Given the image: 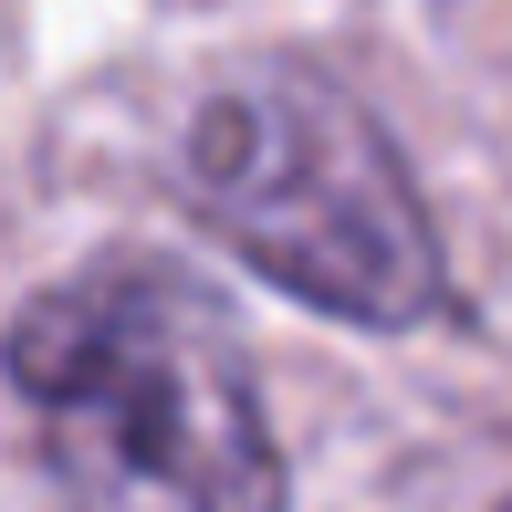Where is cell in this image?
I'll list each match as a JSON object with an SVG mask.
<instances>
[{"instance_id": "cell-1", "label": "cell", "mask_w": 512, "mask_h": 512, "mask_svg": "<svg viewBox=\"0 0 512 512\" xmlns=\"http://www.w3.org/2000/svg\"><path fill=\"white\" fill-rule=\"evenodd\" d=\"M0 377L74 512H283L241 324L189 272L115 251L11 314Z\"/></svg>"}, {"instance_id": "cell-3", "label": "cell", "mask_w": 512, "mask_h": 512, "mask_svg": "<svg viewBox=\"0 0 512 512\" xmlns=\"http://www.w3.org/2000/svg\"><path fill=\"white\" fill-rule=\"evenodd\" d=\"M502 512H512V502H502Z\"/></svg>"}, {"instance_id": "cell-2", "label": "cell", "mask_w": 512, "mask_h": 512, "mask_svg": "<svg viewBox=\"0 0 512 512\" xmlns=\"http://www.w3.org/2000/svg\"><path fill=\"white\" fill-rule=\"evenodd\" d=\"M178 168H189V209L209 220V241H230L314 314L398 335L450 304V262H439L408 157L345 84L324 74L220 84Z\"/></svg>"}]
</instances>
